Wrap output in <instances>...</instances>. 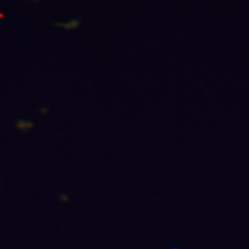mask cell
<instances>
[{"label": "cell", "mask_w": 249, "mask_h": 249, "mask_svg": "<svg viewBox=\"0 0 249 249\" xmlns=\"http://www.w3.org/2000/svg\"><path fill=\"white\" fill-rule=\"evenodd\" d=\"M17 128L22 130V132H27V130H30L31 128H34V124L29 120L20 119L17 121Z\"/></svg>", "instance_id": "1"}, {"label": "cell", "mask_w": 249, "mask_h": 249, "mask_svg": "<svg viewBox=\"0 0 249 249\" xmlns=\"http://www.w3.org/2000/svg\"><path fill=\"white\" fill-rule=\"evenodd\" d=\"M79 24H80L79 21L71 20V21H68V22H64V23H54V26L64 28V29H66V30H73V29H75V28L79 27Z\"/></svg>", "instance_id": "2"}]
</instances>
